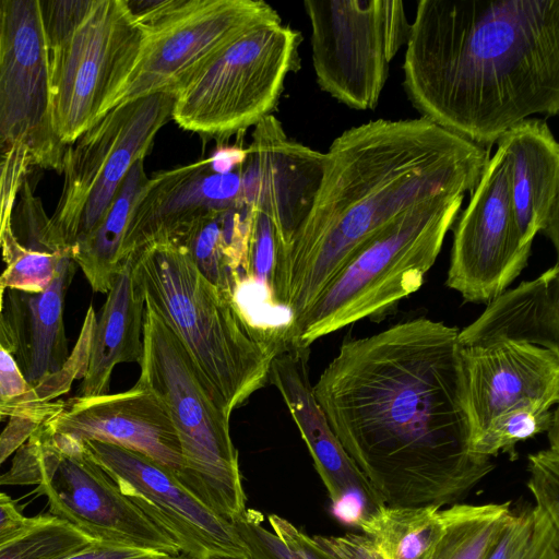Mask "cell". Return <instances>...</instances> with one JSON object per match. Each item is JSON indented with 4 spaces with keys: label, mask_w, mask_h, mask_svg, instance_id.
I'll return each instance as SVG.
<instances>
[{
    "label": "cell",
    "mask_w": 559,
    "mask_h": 559,
    "mask_svg": "<svg viewBox=\"0 0 559 559\" xmlns=\"http://www.w3.org/2000/svg\"><path fill=\"white\" fill-rule=\"evenodd\" d=\"M444 510V527L426 559H486L511 514V501L454 503Z\"/></svg>",
    "instance_id": "obj_27"
},
{
    "label": "cell",
    "mask_w": 559,
    "mask_h": 559,
    "mask_svg": "<svg viewBox=\"0 0 559 559\" xmlns=\"http://www.w3.org/2000/svg\"><path fill=\"white\" fill-rule=\"evenodd\" d=\"M488 157L424 117L371 120L335 138L312 206L277 258L272 299L290 318L287 336L367 239L417 202L472 192Z\"/></svg>",
    "instance_id": "obj_3"
},
{
    "label": "cell",
    "mask_w": 559,
    "mask_h": 559,
    "mask_svg": "<svg viewBox=\"0 0 559 559\" xmlns=\"http://www.w3.org/2000/svg\"><path fill=\"white\" fill-rule=\"evenodd\" d=\"M497 341L527 343L559 352V266L506 289L484 312L459 331L461 347Z\"/></svg>",
    "instance_id": "obj_23"
},
{
    "label": "cell",
    "mask_w": 559,
    "mask_h": 559,
    "mask_svg": "<svg viewBox=\"0 0 559 559\" xmlns=\"http://www.w3.org/2000/svg\"><path fill=\"white\" fill-rule=\"evenodd\" d=\"M455 221L445 284L465 301L487 305L526 267L524 242L511 200L510 158L497 147Z\"/></svg>",
    "instance_id": "obj_14"
},
{
    "label": "cell",
    "mask_w": 559,
    "mask_h": 559,
    "mask_svg": "<svg viewBox=\"0 0 559 559\" xmlns=\"http://www.w3.org/2000/svg\"><path fill=\"white\" fill-rule=\"evenodd\" d=\"M38 518L25 516L15 501L0 490V544L27 530Z\"/></svg>",
    "instance_id": "obj_38"
},
{
    "label": "cell",
    "mask_w": 559,
    "mask_h": 559,
    "mask_svg": "<svg viewBox=\"0 0 559 559\" xmlns=\"http://www.w3.org/2000/svg\"><path fill=\"white\" fill-rule=\"evenodd\" d=\"M145 306L174 332L227 418L270 382L284 347L258 330L233 297L198 270L174 240L146 243L129 257Z\"/></svg>",
    "instance_id": "obj_4"
},
{
    "label": "cell",
    "mask_w": 559,
    "mask_h": 559,
    "mask_svg": "<svg viewBox=\"0 0 559 559\" xmlns=\"http://www.w3.org/2000/svg\"><path fill=\"white\" fill-rule=\"evenodd\" d=\"M96 319L87 367L79 386V396L109 393L115 367L122 362L140 364L143 353L145 301L136 287L128 259L106 294Z\"/></svg>",
    "instance_id": "obj_24"
},
{
    "label": "cell",
    "mask_w": 559,
    "mask_h": 559,
    "mask_svg": "<svg viewBox=\"0 0 559 559\" xmlns=\"http://www.w3.org/2000/svg\"><path fill=\"white\" fill-rule=\"evenodd\" d=\"M472 440L488 423L522 402L559 401V352L513 341L462 347Z\"/></svg>",
    "instance_id": "obj_20"
},
{
    "label": "cell",
    "mask_w": 559,
    "mask_h": 559,
    "mask_svg": "<svg viewBox=\"0 0 559 559\" xmlns=\"http://www.w3.org/2000/svg\"><path fill=\"white\" fill-rule=\"evenodd\" d=\"M205 559H250V558H238V557H231V556L212 555Z\"/></svg>",
    "instance_id": "obj_40"
},
{
    "label": "cell",
    "mask_w": 559,
    "mask_h": 559,
    "mask_svg": "<svg viewBox=\"0 0 559 559\" xmlns=\"http://www.w3.org/2000/svg\"><path fill=\"white\" fill-rule=\"evenodd\" d=\"M486 559H559V526L535 506L512 511Z\"/></svg>",
    "instance_id": "obj_31"
},
{
    "label": "cell",
    "mask_w": 559,
    "mask_h": 559,
    "mask_svg": "<svg viewBox=\"0 0 559 559\" xmlns=\"http://www.w3.org/2000/svg\"><path fill=\"white\" fill-rule=\"evenodd\" d=\"M93 542L52 515L0 544V559H60Z\"/></svg>",
    "instance_id": "obj_33"
},
{
    "label": "cell",
    "mask_w": 559,
    "mask_h": 559,
    "mask_svg": "<svg viewBox=\"0 0 559 559\" xmlns=\"http://www.w3.org/2000/svg\"><path fill=\"white\" fill-rule=\"evenodd\" d=\"M173 559H199L197 557H193L189 554L180 551L178 555H176Z\"/></svg>",
    "instance_id": "obj_41"
},
{
    "label": "cell",
    "mask_w": 559,
    "mask_h": 559,
    "mask_svg": "<svg viewBox=\"0 0 559 559\" xmlns=\"http://www.w3.org/2000/svg\"><path fill=\"white\" fill-rule=\"evenodd\" d=\"M82 443L122 493L175 539L180 551L199 559L212 555L249 558L233 523L207 507L171 469L120 445Z\"/></svg>",
    "instance_id": "obj_15"
},
{
    "label": "cell",
    "mask_w": 559,
    "mask_h": 559,
    "mask_svg": "<svg viewBox=\"0 0 559 559\" xmlns=\"http://www.w3.org/2000/svg\"><path fill=\"white\" fill-rule=\"evenodd\" d=\"M37 485L49 513L92 540L178 555L175 539L119 489L78 440L37 427L2 485Z\"/></svg>",
    "instance_id": "obj_8"
},
{
    "label": "cell",
    "mask_w": 559,
    "mask_h": 559,
    "mask_svg": "<svg viewBox=\"0 0 559 559\" xmlns=\"http://www.w3.org/2000/svg\"><path fill=\"white\" fill-rule=\"evenodd\" d=\"M272 532L261 525V513L245 510L231 521L250 559H338L288 520L270 514Z\"/></svg>",
    "instance_id": "obj_28"
},
{
    "label": "cell",
    "mask_w": 559,
    "mask_h": 559,
    "mask_svg": "<svg viewBox=\"0 0 559 559\" xmlns=\"http://www.w3.org/2000/svg\"><path fill=\"white\" fill-rule=\"evenodd\" d=\"M0 255L4 262V269L0 273V308H2L3 296L8 289L24 293L45 290L53 280L61 262L72 255V247L58 251L27 248L17 240L10 222L2 234Z\"/></svg>",
    "instance_id": "obj_30"
},
{
    "label": "cell",
    "mask_w": 559,
    "mask_h": 559,
    "mask_svg": "<svg viewBox=\"0 0 559 559\" xmlns=\"http://www.w3.org/2000/svg\"><path fill=\"white\" fill-rule=\"evenodd\" d=\"M559 419L558 409L538 402H522L493 417L472 440L473 453L489 457L508 453L516 457L519 442L547 432Z\"/></svg>",
    "instance_id": "obj_29"
},
{
    "label": "cell",
    "mask_w": 559,
    "mask_h": 559,
    "mask_svg": "<svg viewBox=\"0 0 559 559\" xmlns=\"http://www.w3.org/2000/svg\"><path fill=\"white\" fill-rule=\"evenodd\" d=\"M31 167V158L23 144H15L0 153V214L14 204Z\"/></svg>",
    "instance_id": "obj_35"
},
{
    "label": "cell",
    "mask_w": 559,
    "mask_h": 559,
    "mask_svg": "<svg viewBox=\"0 0 559 559\" xmlns=\"http://www.w3.org/2000/svg\"><path fill=\"white\" fill-rule=\"evenodd\" d=\"M138 159L97 225L74 241L72 257L95 293L107 294L126 262L123 248L133 207L150 177Z\"/></svg>",
    "instance_id": "obj_25"
},
{
    "label": "cell",
    "mask_w": 559,
    "mask_h": 559,
    "mask_svg": "<svg viewBox=\"0 0 559 559\" xmlns=\"http://www.w3.org/2000/svg\"><path fill=\"white\" fill-rule=\"evenodd\" d=\"M175 556L148 549L93 540L88 545L60 559H173Z\"/></svg>",
    "instance_id": "obj_36"
},
{
    "label": "cell",
    "mask_w": 559,
    "mask_h": 559,
    "mask_svg": "<svg viewBox=\"0 0 559 559\" xmlns=\"http://www.w3.org/2000/svg\"><path fill=\"white\" fill-rule=\"evenodd\" d=\"M323 170L324 153L289 138L273 115L254 126L241 164V202L269 216L278 254L308 215Z\"/></svg>",
    "instance_id": "obj_17"
},
{
    "label": "cell",
    "mask_w": 559,
    "mask_h": 559,
    "mask_svg": "<svg viewBox=\"0 0 559 559\" xmlns=\"http://www.w3.org/2000/svg\"><path fill=\"white\" fill-rule=\"evenodd\" d=\"M403 72L421 117L489 150L559 112V0H420Z\"/></svg>",
    "instance_id": "obj_2"
},
{
    "label": "cell",
    "mask_w": 559,
    "mask_h": 559,
    "mask_svg": "<svg viewBox=\"0 0 559 559\" xmlns=\"http://www.w3.org/2000/svg\"><path fill=\"white\" fill-rule=\"evenodd\" d=\"M240 171L241 165L219 170L210 157L150 177L132 211L126 261L138 248L171 239L202 216L243 205Z\"/></svg>",
    "instance_id": "obj_21"
},
{
    "label": "cell",
    "mask_w": 559,
    "mask_h": 559,
    "mask_svg": "<svg viewBox=\"0 0 559 559\" xmlns=\"http://www.w3.org/2000/svg\"><path fill=\"white\" fill-rule=\"evenodd\" d=\"M549 447L528 455L527 486L539 508L559 526V419L547 431Z\"/></svg>",
    "instance_id": "obj_34"
},
{
    "label": "cell",
    "mask_w": 559,
    "mask_h": 559,
    "mask_svg": "<svg viewBox=\"0 0 559 559\" xmlns=\"http://www.w3.org/2000/svg\"><path fill=\"white\" fill-rule=\"evenodd\" d=\"M127 3L144 38L119 104L157 93L175 94L235 38L259 25L282 22L276 10L261 0H127Z\"/></svg>",
    "instance_id": "obj_10"
},
{
    "label": "cell",
    "mask_w": 559,
    "mask_h": 559,
    "mask_svg": "<svg viewBox=\"0 0 559 559\" xmlns=\"http://www.w3.org/2000/svg\"><path fill=\"white\" fill-rule=\"evenodd\" d=\"M224 212H214L193 221L168 240L181 245L201 274L234 299L237 282L225 252L222 233Z\"/></svg>",
    "instance_id": "obj_32"
},
{
    "label": "cell",
    "mask_w": 559,
    "mask_h": 559,
    "mask_svg": "<svg viewBox=\"0 0 559 559\" xmlns=\"http://www.w3.org/2000/svg\"><path fill=\"white\" fill-rule=\"evenodd\" d=\"M465 194L444 193L405 209L367 239L324 287L290 332L286 349L362 319L383 318L417 292L453 227Z\"/></svg>",
    "instance_id": "obj_5"
},
{
    "label": "cell",
    "mask_w": 559,
    "mask_h": 559,
    "mask_svg": "<svg viewBox=\"0 0 559 559\" xmlns=\"http://www.w3.org/2000/svg\"><path fill=\"white\" fill-rule=\"evenodd\" d=\"M142 336L136 383L156 396L175 427L182 456L178 478L231 522L246 510V495L229 418L205 390L180 341L146 306Z\"/></svg>",
    "instance_id": "obj_7"
},
{
    "label": "cell",
    "mask_w": 559,
    "mask_h": 559,
    "mask_svg": "<svg viewBox=\"0 0 559 559\" xmlns=\"http://www.w3.org/2000/svg\"><path fill=\"white\" fill-rule=\"evenodd\" d=\"M12 209L13 206H10L0 214V245L2 234L11 222ZM0 342L12 354L13 341L9 328L7 325L5 319L3 317L2 308H0ZM45 408L31 409L13 403H9L4 401L0 394V423L7 419H26L34 421L36 424H40L45 416Z\"/></svg>",
    "instance_id": "obj_37"
},
{
    "label": "cell",
    "mask_w": 559,
    "mask_h": 559,
    "mask_svg": "<svg viewBox=\"0 0 559 559\" xmlns=\"http://www.w3.org/2000/svg\"><path fill=\"white\" fill-rule=\"evenodd\" d=\"M309 352H278L271 364L270 382L281 393L310 452L334 515L355 526L384 504L338 441L313 396Z\"/></svg>",
    "instance_id": "obj_19"
},
{
    "label": "cell",
    "mask_w": 559,
    "mask_h": 559,
    "mask_svg": "<svg viewBox=\"0 0 559 559\" xmlns=\"http://www.w3.org/2000/svg\"><path fill=\"white\" fill-rule=\"evenodd\" d=\"M51 119L71 145L119 104L144 32L127 0H39Z\"/></svg>",
    "instance_id": "obj_6"
},
{
    "label": "cell",
    "mask_w": 559,
    "mask_h": 559,
    "mask_svg": "<svg viewBox=\"0 0 559 559\" xmlns=\"http://www.w3.org/2000/svg\"><path fill=\"white\" fill-rule=\"evenodd\" d=\"M76 266L72 255L67 257L45 290L8 289L3 296L2 313L13 341L12 355L27 383L48 402L67 393L87 367L96 322L93 306L88 307L72 354L63 322L64 298Z\"/></svg>",
    "instance_id": "obj_16"
},
{
    "label": "cell",
    "mask_w": 559,
    "mask_h": 559,
    "mask_svg": "<svg viewBox=\"0 0 559 559\" xmlns=\"http://www.w3.org/2000/svg\"><path fill=\"white\" fill-rule=\"evenodd\" d=\"M386 559H426L444 527L440 506H383L355 525Z\"/></svg>",
    "instance_id": "obj_26"
},
{
    "label": "cell",
    "mask_w": 559,
    "mask_h": 559,
    "mask_svg": "<svg viewBox=\"0 0 559 559\" xmlns=\"http://www.w3.org/2000/svg\"><path fill=\"white\" fill-rule=\"evenodd\" d=\"M510 158L511 200L527 245L543 234L559 250V144L544 119L527 118L496 142Z\"/></svg>",
    "instance_id": "obj_22"
},
{
    "label": "cell",
    "mask_w": 559,
    "mask_h": 559,
    "mask_svg": "<svg viewBox=\"0 0 559 559\" xmlns=\"http://www.w3.org/2000/svg\"><path fill=\"white\" fill-rule=\"evenodd\" d=\"M301 34L282 22L235 38L176 91L171 119L217 143L271 115L288 73L299 68Z\"/></svg>",
    "instance_id": "obj_9"
},
{
    "label": "cell",
    "mask_w": 559,
    "mask_h": 559,
    "mask_svg": "<svg viewBox=\"0 0 559 559\" xmlns=\"http://www.w3.org/2000/svg\"><path fill=\"white\" fill-rule=\"evenodd\" d=\"M174 93L117 105L66 150L63 187L51 221L72 246L100 221L132 165L171 118Z\"/></svg>",
    "instance_id": "obj_12"
},
{
    "label": "cell",
    "mask_w": 559,
    "mask_h": 559,
    "mask_svg": "<svg viewBox=\"0 0 559 559\" xmlns=\"http://www.w3.org/2000/svg\"><path fill=\"white\" fill-rule=\"evenodd\" d=\"M459 330L416 318L345 341L312 385L386 507L457 503L493 468L472 451Z\"/></svg>",
    "instance_id": "obj_1"
},
{
    "label": "cell",
    "mask_w": 559,
    "mask_h": 559,
    "mask_svg": "<svg viewBox=\"0 0 559 559\" xmlns=\"http://www.w3.org/2000/svg\"><path fill=\"white\" fill-rule=\"evenodd\" d=\"M320 88L356 110H372L411 23L401 0H306Z\"/></svg>",
    "instance_id": "obj_11"
},
{
    "label": "cell",
    "mask_w": 559,
    "mask_h": 559,
    "mask_svg": "<svg viewBox=\"0 0 559 559\" xmlns=\"http://www.w3.org/2000/svg\"><path fill=\"white\" fill-rule=\"evenodd\" d=\"M344 559H386L380 549L370 542L353 544L344 554Z\"/></svg>",
    "instance_id": "obj_39"
},
{
    "label": "cell",
    "mask_w": 559,
    "mask_h": 559,
    "mask_svg": "<svg viewBox=\"0 0 559 559\" xmlns=\"http://www.w3.org/2000/svg\"><path fill=\"white\" fill-rule=\"evenodd\" d=\"M80 442L100 441L141 452L171 469L182 467L181 447L166 411L147 389L57 400L38 425Z\"/></svg>",
    "instance_id": "obj_18"
},
{
    "label": "cell",
    "mask_w": 559,
    "mask_h": 559,
    "mask_svg": "<svg viewBox=\"0 0 559 559\" xmlns=\"http://www.w3.org/2000/svg\"><path fill=\"white\" fill-rule=\"evenodd\" d=\"M15 144L33 167L61 174L68 146L52 126L39 0H0V153Z\"/></svg>",
    "instance_id": "obj_13"
}]
</instances>
